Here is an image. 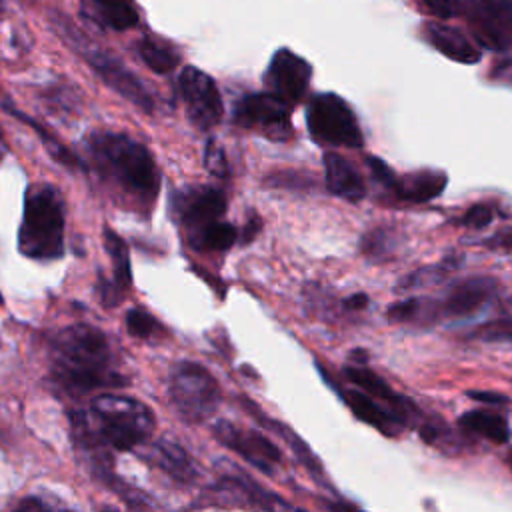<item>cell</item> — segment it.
Returning <instances> with one entry per match:
<instances>
[{
    "instance_id": "cell-36",
    "label": "cell",
    "mask_w": 512,
    "mask_h": 512,
    "mask_svg": "<svg viewBox=\"0 0 512 512\" xmlns=\"http://www.w3.org/2000/svg\"><path fill=\"white\" fill-rule=\"evenodd\" d=\"M366 162H368V166H370L372 176H374L382 186L394 190L398 178H396V174L392 172V168H390L384 160H380V158H376V156H368Z\"/></svg>"
},
{
    "instance_id": "cell-26",
    "label": "cell",
    "mask_w": 512,
    "mask_h": 512,
    "mask_svg": "<svg viewBox=\"0 0 512 512\" xmlns=\"http://www.w3.org/2000/svg\"><path fill=\"white\" fill-rule=\"evenodd\" d=\"M4 108L6 110H10L16 118H20L22 122H26L36 134H38V138H40V142L44 144V148H46V152L54 158V160H58L60 164H64V166H68V168H84V162L76 156V154H72L54 134H50L42 124H38L34 118H30V116H26V114H22V112H18V110H14L12 106H8V102L4 104Z\"/></svg>"
},
{
    "instance_id": "cell-20",
    "label": "cell",
    "mask_w": 512,
    "mask_h": 512,
    "mask_svg": "<svg viewBox=\"0 0 512 512\" xmlns=\"http://www.w3.org/2000/svg\"><path fill=\"white\" fill-rule=\"evenodd\" d=\"M446 180L448 178L444 172L426 168L398 178L394 192L400 200L406 202H428L442 194V190L446 188Z\"/></svg>"
},
{
    "instance_id": "cell-10",
    "label": "cell",
    "mask_w": 512,
    "mask_h": 512,
    "mask_svg": "<svg viewBox=\"0 0 512 512\" xmlns=\"http://www.w3.org/2000/svg\"><path fill=\"white\" fill-rule=\"evenodd\" d=\"M234 120L244 128H260L270 138L290 134V106L270 92L250 94L236 104Z\"/></svg>"
},
{
    "instance_id": "cell-42",
    "label": "cell",
    "mask_w": 512,
    "mask_h": 512,
    "mask_svg": "<svg viewBox=\"0 0 512 512\" xmlns=\"http://www.w3.org/2000/svg\"><path fill=\"white\" fill-rule=\"evenodd\" d=\"M100 512H116V510H114V508H110V506H106V508H102Z\"/></svg>"
},
{
    "instance_id": "cell-37",
    "label": "cell",
    "mask_w": 512,
    "mask_h": 512,
    "mask_svg": "<svg viewBox=\"0 0 512 512\" xmlns=\"http://www.w3.org/2000/svg\"><path fill=\"white\" fill-rule=\"evenodd\" d=\"M10 512H70V510L56 508L38 496H28V498H22Z\"/></svg>"
},
{
    "instance_id": "cell-23",
    "label": "cell",
    "mask_w": 512,
    "mask_h": 512,
    "mask_svg": "<svg viewBox=\"0 0 512 512\" xmlns=\"http://www.w3.org/2000/svg\"><path fill=\"white\" fill-rule=\"evenodd\" d=\"M104 246L108 250V256L112 260V268H114V278L110 280L114 284V288L118 292L124 294V290L130 286L132 280V270H130V254H128V246L126 242L112 230V228H104Z\"/></svg>"
},
{
    "instance_id": "cell-8",
    "label": "cell",
    "mask_w": 512,
    "mask_h": 512,
    "mask_svg": "<svg viewBox=\"0 0 512 512\" xmlns=\"http://www.w3.org/2000/svg\"><path fill=\"white\" fill-rule=\"evenodd\" d=\"M464 14L486 48L506 50L512 44V0H470Z\"/></svg>"
},
{
    "instance_id": "cell-5",
    "label": "cell",
    "mask_w": 512,
    "mask_h": 512,
    "mask_svg": "<svg viewBox=\"0 0 512 512\" xmlns=\"http://www.w3.org/2000/svg\"><path fill=\"white\" fill-rule=\"evenodd\" d=\"M306 122L312 138L320 144L344 148H360L364 144L354 110L338 94H316L308 104Z\"/></svg>"
},
{
    "instance_id": "cell-21",
    "label": "cell",
    "mask_w": 512,
    "mask_h": 512,
    "mask_svg": "<svg viewBox=\"0 0 512 512\" xmlns=\"http://www.w3.org/2000/svg\"><path fill=\"white\" fill-rule=\"evenodd\" d=\"M458 426L464 434L480 436L492 444H506L510 438L508 420L492 410H470L458 418Z\"/></svg>"
},
{
    "instance_id": "cell-44",
    "label": "cell",
    "mask_w": 512,
    "mask_h": 512,
    "mask_svg": "<svg viewBox=\"0 0 512 512\" xmlns=\"http://www.w3.org/2000/svg\"><path fill=\"white\" fill-rule=\"evenodd\" d=\"M0 304H2V296H0Z\"/></svg>"
},
{
    "instance_id": "cell-39",
    "label": "cell",
    "mask_w": 512,
    "mask_h": 512,
    "mask_svg": "<svg viewBox=\"0 0 512 512\" xmlns=\"http://www.w3.org/2000/svg\"><path fill=\"white\" fill-rule=\"evenodd\" d=\"M260 228H262V220L258 218V214H256V212H252V214L248 216V220H246V224H244L242 232H240V242H242V244L252 242V240H254V236L260 232Z\"/></svg>"
},
{
    "instance_id": "cell-15",
    "label": "cell",
    "mask_w": 512,
    "mask_h": 512,
    "mask_svg": "<svg viewBox=\"0 0 512 512\" xmlns=\"http://www.w3.org/2000/svg\"><path fill=\"white\" fill-rule=\"evenodd\" d=\"M344 376L354 386H358L360 392L376 398L378 402H382L390 410H394L406 426H410L414 422V418L418 414V408L408 398H404L398 392H394L390 388V384L380 374H376L372 368L360 366V364H352V366L344 368Z\"/></svg>"
},
{
    "instance_id": "cell-28",
    "label": "cell",
    "mask_w": 512,
    "mask_h": 512,
    "mask_svg": "<svg viewBox=\"0 0 512 512\" xmlns=\"http://www.w3.org/2000/svg\"><path fill=\"white\" fill-rule=\"evenodd\" d=\"M462 256H448L442 262L428 266V268H420L412 274H408L406 278H402V282L398 284L402 290H410V288H418V286H426V284H434L440 282L442 278H446L452 270H456L460 266Z\"/></svg>"
},
{
    "instance_id": "cell-33",
    "label": "cell",
    "mask_w": 512,
    "mask_h": 512,
    "mask_svg": "<svg viewBox=\"0 0 512 512\" xmlns=\"http://www.w3.org/2000/svg\"><path fill=\"white\" fill-rule=\"evenodd\" d=\"M204 164L208 168L210 174H214L216 178H228L230 168H228V160L224 156V150L214 142L208 140L206 148H204Z\"/></svg>"
},
{
    "instance_id": "cell-29",
    "label": "cell",
    "mask_w": 512,
    "mask_h": 512,
    "mask_svg": "<svg viewBox=\"0 0 512 512\" xmlns=\"http://www.w3.org/2000/svg\"><path fill=\"white\" fill-rule=\"evenodd\" d=\"M238 230L228 222H212L192 236L194 244L208 250H226L234 244Z\"/></svg>"
},
{
    "instance_id": "cell-41",
    "label": "cell",
    "mask_w": 512,
    "mask_h": 512,
    "mask_svg": "<svg viewBox=\"0 0 512 512\" xmlns=\"http://www.w3.org/2000/svg\"><path fill=\"white\" fill-rule=\"evenodd\" d=\"M344 310H350V312H358V310H364L368 306V296L364 292H358V294H352L348 296L344 302H342Z\"/></svg>"
},
{
    "instance_id": "cell-40",
    "label": "cell",
    "mask_w": 512,
    "mask_h": 512,
    "mask_svg": "<svg viewBox=\"0 0 512 512\" xmlns=\"http://www.w3.org/2000/svg\"><path fill=\"white\" fill-rule=\"evenodd\" d=\"M492 250H512V230H500L484 242Z\"/></svg>"
},
{
    "instance_id": "cell-31",
    "label": "cell",
    "mask_w": 512,
    "mask_h": 512,
    "mask_svg": "<svg viewBox=\"0 0 512 512\" xmlns=\"http://www.w3.org/2000/svg\"><path fill=\"white\" fill-rule=\"evenodd\" d=\"M468 340H480V342H506L512 344V318H496L490 322H484L470 332L464 334Z\"/></svg>"
},
{
    "instance_id": "cell-25",
    "label": "cell",
    "mask_w": 512,
    "mask_h": 512,
    "mask_svg": "<svg viewBox=\"0 0 512 512\" xmlns=\"http://www.w3.org/2000/svg\"><path fill=\"white\" fill-rule=\"evenodd\" d=\"M420 436L426 444L446 452V454H458L466 440H464V432H454L450 426H446L442 420L438 418H428L420 424Z\"/></svg>"
},
{
    "instance_id": "cell-12",
    "label": "cell",
    "mask_w": 512,
    "mask_h": 512,
    "mask_svg": "<svg viewBox=\"0 0 512 512\" xmlns=\"http://www.w3.org/2000/svg\"><path fill=\"white\" fill-rule=\"evenodd\" d=\"M214 436L224 446H228L230 450L240 454L246 462H250L252 466H256L266 474H272L280 464V458H282L280 450L264 434L256 430H246L232 422L220 420L214 426Z\"/></svg>"
},
{
    "instance_id": "cell-9",
    "label": "cell",
    "mask_w": 512,
    "mask_h": 512,
    "mask_svg": "<svg viewBox=\"0 0 512 512\" xmlns=\"http://www.w3.org/2000/svg\"><path fill=\"white\" fill-rule=\"evenodd\" d=\"M178 86L194 126L208 130L220 122L222 98L214 80L206 72L194 66H186L178 78Z\"/></svg>"
},
{
    "instance_id": "cell-27",
    "label": "cell",
    "mask_w": 512,
    "mask_h": 512,
    "mask_svg": "<svg viewBox=\"0 0 512 512\" xmlns=\"http://www.w3.org/2000/svg\"><path fill=\"white\" fill-rule=\"evenodd\" d=\"M140 58L156 74H168L178 66V54L164 42L156 38H144L138 44Z\"/></svg>"
},
{
    "instance_id": "cell-32",
    "label": "cell",
    "mask_w": 512,
    "mask_h": 512,
    "mask_svg": "<svg viewBox=\"0 0 512 512\" xmlns=\"http://www.w3.org/2000/svg\"><path fill=\"white\" fill-rule=\"evenodd\" d=\"M126 328L136 338H152L160 330L156 318L150 316L142 308L128 310V314H126Z\"/></svg>"
},
{
    "instance_id": "cell-3",
    "label": "cell",
    "mask_w": 512,
    "mask_h": 512,
    "mask_svg": "<svg viewBox=\"0 0 512 512\" xmlns=\"http://www.w3.org/2000/svg\"><path fill=\"white\" fill-rule=\"evenodd\" d=\"M18 248L32 260H54L64 252V208L50 184H32L24 196Z\"/></svg>"
},
{
    "instance_id": "cell-14",
    "label": "cell",
    "mask_w": 512,
    "mask_h": 512,
    "mask_svg": "<svg viewBox=\"0 0 512 512\" xmlns=\"http://www.w3.org/2000/svg\"><path fill=\"white\" fill-rule=\"evenodd\" d=\"M498 292V282L490 276H472L456 282L444 296L440 306V316L466 318L480 312Z\"/></svg>"
},
{
    "instance_id": "cell-13",
    "label": "cell",
    "mask_w": 512,
    "mask_h": 512,
    "mask_svg": "<svg viewBox=\"0 0 512 512\" xmlns=\"http://www.w3.org/2000/svg\"><path fill=\"white\" fill-rule=\"evenodd\" d=\"M226 210V196L220 188L200 186L182 190L174 200V212L180 216L182 224L192 230V236L198 234L218 218Z\"/></svg>"
},
{
    "instance_id": "cell-24",
    "label": "cell",
    "mask_w": 512,
    "mask_h": 512,
    "mask_svg": "<svg viewBox=\"0 0 512 512\" xmlns=\"http://www.w3.org/2000/svg\"><path fill=\"white\" fill-rule=\"evenodd\" d=\"M100 22L114 30L132 28L138 22V12L132 0H90Z\"/></svg>"
},
{
    "instance_id": "cell-34",
    "label": "cell",
    "mask_w": 512,
    "mask_h": 512,
    "mask_svg": "<svg viewBox=\"0 0 512 512\" xmlns=\"http://www.w3.org/2000/svg\"><path fill=\"white\" fill-rule=\"evenodd\" d=\"M494 220V208L490 204H474L470 206L462 218L458 220V224L472 228V230H482L486 228L490 222Z\"/></svg>"
},
{
    "instance_id": "cell-6",
    "label": "cell",
    "mask_w": 512,
    "mask_h": 512,
    "mask_svg": "<svg viewBox=\"0 0 512 512\" xmlns=\"http://www.w3.org/2000/svg\"><path fill=\"white\" fill-rule=\"evenodd\" d=\"M170 396L184 420L200 422L216 412L222 394L218 382L204 366L182 362L170 376Z\"/></svg>"
},
{
    "instance_id": "cell-43",
    "label": "cell",
    "mask_w": 512,
    "mask_h": 512,
    "mask_svg": "<svg viewBox=\"0 0 512 512\" xmlns=\"http://www.w3.org/2000/svg\"><path fill=\"white\" fill-rule=\"evenodd\" d=\"M296 512H304V510H296Z\"/></svg>"
},
{
    "instance_id": "cell-16",
    "label": "cell",
    "mask_w": 512,
    "mask_h": 512,
    "mask_svg": "<svg viewBox=\"0 0 512 512\" xmlns=\"http://www.w3.org/2000/svg\"><path fill=\"white\" fill-rule=\"evenodd\" d=\"M340 394H342L346 406L354 412V416L358 420L366 422L368 426L376 428L380 434L398 436V434H402L404 428H408L394 410H390L386 404L378 402L376 398H372L360 390H342Z\"/></svg>"
},
{
    "instance_id": "cell-1",
    "label": "cell",
    "mask_w": 512,
    "mask_h": 512,
    "mask_svg": "<svg viewBox=\"0 0 512 512\" xmlns=\"http://www.w3.org/2000/svg\"><path fill=\"white\" fill-rule=\"evenodd\" d=\"M110 360L106 336L88 324L68 326L52 342V378L68 394L122 386L124 380L110 370Z\"/></svg>"
},
{
    "instance_id": "cell-18",
    "label": "cell",
    "mask_w": 512,
    "mask_h": 512,
    "mask_svg": "<svg viewBox=\"0 0 512 512\" xmlns=\"http://www.w3.org/2000/svg\"><path fill=\"white\" fill-rule=\"evenodd\" d=\"M144 460L178 482H192L198 474L190 454L172 440H156L142 452Z\"/></svg>"
},
{
    "instance_id": "cell-30",
    "label": "cell",
    "mask_w": 512,
    "mask_h": 512,
    "mask_svg": "<svg viewBox=\"0 0 512 512\" xmlns=\"http://www.w3.org/2000/svg\"><path fill=\"white\" fill-rule=\"evenodd\" d=\"M396 248V236L388 228H374L362 236L360 250L370 260H384Z\"/></svg>"
},
{
    "instance_id": "cell-38",
    "label": "cell",
    "mask_w": 512,
    "mask_h": 512,
    "mask_svg": "<svg viewBox=\"0 0 512 512\" xmlns=\"http://www.w3.org/2000/svg\"><path fill=\"white\" fill-rule=\"evenodd\" d=\"M468 396L478 400V402H484V404H496V406H506L510 400L500 394V392H486V390H468Z\"/></svg>"
},
{
    "instance_id": "cell-19",
    "label": "cell",
    "mask_w": 512,
    "mask_h": 512,
    "mask_svg": "<svg viewBox=\"0 0 512 512\" xmlns=\"http://www.w3.org/2000/svg\"><path fill=\"white\" fill-rule=\"evenodd\" d=\"M324 174H326V186L332 194L358 202L366 194V186L358 170L338 152H326L324 154Z\"/></svg>"
},
{
    "instance_id": "cell-11",
    "label": "cell",
    "mask_w": 512,
    "mask_h": 512,
    "mask_svg": "<svg viewBox=\"0 0 512 512\" xmlns=\"http://www.w3.org/2000/svg\"><path fill=\"white\" fill-rule=\"evenodd\" d=\"M312 78V66L288 48L278 50L266 70V86L270 94L284 100L288 106L302 100Z\"/></svg>"
},
{
    "instance_id": "cell-2",
    "label": "cell",
    "mask_w": 512,
    "mask_h": 512,
    "mask_svg": "<svg viewBox=\"0 0 512 512\" xmlns=\"http://www.w3.org/2000/svg\"><path fill=\"white\" fill-rule=\"evenodd\" d=\"M84 146L98 174L138 202H154L160 174L148 148L118 132H92Z\"/></svg>"
},
{
    "instance_id": "cell-7",
    "label": "cell",
    "mask_w": 512,
    "mask_h": 512,
    "mask_svg": "<svg viewBox=\"0 0 512 512\" xmlns=\"http://www.w3.org/2000/svg\"><path fill=\"white\" fill-rule=\"evenodd\" d=\"M68 36L74 40V48L84 56V60L94 68V72L120 96L130 100L134 106L142 108L144 112H154V98L146 90V86L118 60L112 52L90 44L80 32L68 28Z\"/></svg>"
},
{
    "instance_id": "cell-22",
    "label": "cell",
    "mask_w": 512,
    "mask_h": 512,
    "mask_svg": "<svg viewBox=\"0 0 512 512\" xmlns=\"http://www.w3.org/2000/svg\"><path fill=\"white\" fill-rule=\"evenodd\" d=\"M388 320L396 324H430L440 318L438 302L424 298H406L388 308Z\"/></svg>"
},
{
    "instance_id": "cell-35",
    "label": "cell",
    "mask_w": 512,
    "mask_h": 512,
    "mask_svg": "<svg viewBox=\"0 0 512 512\" xmlns=\"http://www.w3.org/2000/svg\"><path fill=\"white\" fill-rule=\"evenodd\" d=\"M422 4L438 18H454L460 12H464L466 2L462 0H422Z\"/></svg>"
},
{
    "instance_id": "cell-17",
    "label": "cell",
    "mask_w": 512,
    "mask_h": 512,
    "mask_svg": "<svg viewBox=\"0 0 512 512\" xmlns=\"http://www.w3.org/2000/svg\"><path fill=\"white\" fill-rule=\"evenodd\" d=\"M422 34L426 42L444 54L446 58L460 64H476L480 60V50L456 28L442 22H424Z\"/></svg>"
},
{
    "instance_id": "cell-4",
    "label": "cell",
    "mask_w": 512,
    "mask_h": 512,
    "mask_svg": "<svg viewBox=\"0 0 512 512\" xmlns=\"http://www.w3.org/2000/svg\"><path fill=\"white\" fill-rule=\"evenodd\" d=\"M90 414L92 422H88L96 428V438L116 450H132L144 444L156 426L154 414L144 402L118 394L98 396Z\"/></svg>"
}]
</instances>
